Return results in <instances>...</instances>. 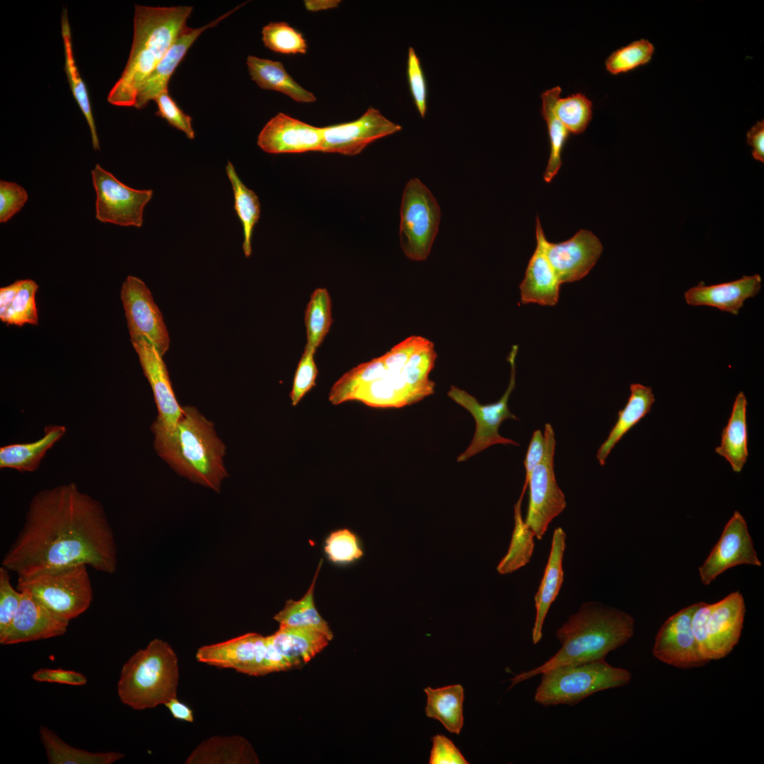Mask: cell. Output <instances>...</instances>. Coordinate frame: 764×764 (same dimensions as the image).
Segmentation results:
<instances>
[{
    "label": "cell",
    "instance_id": "cell-44",
    "mask_svg": "<svg viewBox=\"0 0 764 764\" xmlns=\"http://www.w3.org/2000/svg\"><path fill=\"white\" fill-rule=\"evenodd\" d=\"M262 40L268 49L284 54H304L308 49L302 34L285 22H271L265 25Z\"/></svg>",
    "mask_w": 764,
    "mask_h": 764
},
{
    "label": "cell",
    "instance_id": "cell-54",
    "mask_svg": "<svg viewBox=\"0 0 764 764\" xmlns=\"http://www.w3.org/2000/svg\"><path fill=\"white\" fill-rule=\"evenodd\" d=\"M432 747L429 759V764H468L460 750L453 742L441 734L432 739Z\"/></svg>",
    "mask_w": 764,
    "mask_h": 764
},
{
    "label": "cell",
    "instance_id": "cell-45",
    "mask_svg": "<svg viewBox=\"0 0 764 764\" xmlns=\"http://www.w3.org/2000/svg\"><path fill=\"white\" fill-rule=\"evenodd\" d=\"M38 285L32 279H22L21 286L1 320L7 325H37L35 294Z\"/></svg>",
    "mask_w": 764,
    "mask_h": 764
},
{
    "label": "cell",
    "instance_id": "cell-15",
    "mask_svg": "<svg viewBox=\"0 0 764 764\" xmlns=\"http://www.w3.org/2000/svg\"><path fill=\"white\" fill-rule=\"evenodd\" d=\"M739 565L762 566L746 521L739 511H735L719 540L698 568L700 581L709 585L727 569Z\"/></svg>",
    "mask_w": 764,
    "mask_h": 764
},
{
    "label": "cell",
    "instance_id": "cell-47",
    "mask_svg": "<svg viewBox=\"0 0 764 764\" xmlns=\"http://www.w3.org/2000/svg\"><path fill=\"white\" fill-rule=\"evenodd\" d=\"M325 551L332 562L338 563L352 562L363 555L356 536L346 528L334 531L327 538Z\"/></svg>",
    "mask_w": 764,
    "mask_h": 764
},
{
    "label": "cell",
    "instance_id": "cell-35",
    "mask_svg": "<svg viewBox=\"0 0 764 764\" xmlns=\"http://www.w3.org/2000/svg\"><path fill=\"white\" fill-rule=\"evenodd\" d=\"M561 91V88L557 86L545 91L540 96V112L547 124L550 146V156L543 177L546 183H550L559 171L562 165V152L570 134L555 112V106L560 97Z\"/></svg>",
    "mask_w": 764,
    "mask_h": 764
},
{
    "label": "cell",
    "instance_id": "cell-25",
    "mask_svg": "<svg viewBox=\"0 0 764 764\" xmlns=\"http://www.w3.org/2000/svg\"><path fill=\"white\" fill-rule=\"evenodd\" d=\"M565 547L566 533L561 527H558L554 531L548 560L534 597L536 613L532 630V640L535 644L542 638L545 619L562 585V561Z\"/></svg>",
    "mask_w": 764,
    "mask_h": 764
},
{
    "label": "cell",
    "instance_id": "cell-14",
    "mask_svg": "<svg viewBox=\"0 0 764 764\" xmlns=\"http://www.w3.org/2000/svg\"><path fill=\"white\" fill-rule=\"evenodd\" d=\"M132 344L154 393L158 415L151 430L154 440H158L173 432L182 415L183 407L176 399L163 356L155 346L144 339Z\"/></svg>",
    "mask_w": 764,
    "mask_h": 764
},
{
    "label": "cell",
    "instance_id": "cell-2",
    "mask_svg": "<svg viewBox=\"0 0 764 764\" xmlns=\"http://www.w3.org/2000/svg\"><path fill=\"white\" fill-rule=\"evenodd\" d=\"M635 620L626 612L596 602H586L556 631L560 649L541 665L516 675L517 683L551 668L605 659L634 635Z\"/></svg>",
    "mask_w": 764,
    "mask_h": 764
},
{
    "label": "cell",
    "instance_id": "cell-57",
    "mask_svg": "<svg viewBox=\"0 0 764 764\" xmlns=\"http://www.w3.org/2000/svg\"><path fill=\"white\" fill-rule=\"evenodd\" d=\"M746 143L752 147L754 159L764 162V121L757 122L746 134Z\"/></svg>",
    "mask_w": 764,
    "mask_h": 764
},
{
    "label": "cell",
    "instance_id": "cell-13",
    "mask_svg": "<svg viewBox=\"0 0 764 764\" xmlns=\"http://www.w3.org/2000/svg\"><path fill=\"white\" fill-rule=\"evenodd\" d=\"M121 300L131 342L144 339L163 356L169 348L170 339L163 315L152 294L139 278L129 275L122 285Z\"/></svg>",
    "mask_w": 764,
    "mask_h": 764
},
{
    "label": "cell",
    "instance_id": "cell-49",
    "mask_svg": "<svg viewBox=\"0 0 764 764\" xmlns=\"http://www.w3.org/2000/svg\"><path fill=\"white\" fill-rule=\"evenodd\" d=\"M407 78L414 103L422 117L427 113V86L421 62L413 47L408 49Z\"/></svg>",
    "mask_w": 764,
    "mask_h": 764
},
{
    "label": "cell",
    "instance_id": "cell-5",
    "mask_svg": "<svg viewBox=\"0 0 764 764\" xmlns=\"http://www.w3.org/2000/svg\"><path fill=\"white\" fill-rule=\"evenodd\" d=\"M178 680L175 652L168 642L154 639L123 665L117 694L123 704L134 710L154 708L176 698Z\"/></svg>",
    "mask_w": 764,
    "mask_h": 764
},
{
    "label": "cell",
    "instance_id": "cell-4",
    "mask_svg": "<svg viewBox=\"0 0 764 764\" xmlns=\"http://www.w3.org/2000/svg\"><path fill=\"white\" fill-rule=\"evenodd\" d=\"M157 454L180 475L220 492L228 476L224 456L226 446L217 436L214 423L195 407H183L172 433L154 440Z\"/></svg>",
    "mask_w": 764,
    "mask_h": 764
},
{
    "label": "cell",
    "instance_id": "cell-52",
    "mask_svg": "<svg viewBox=\"0 0 764 764\" xmlns=\"http://www.w3.org/2000/svg\"><path fill=\"white\" fill-rule=\"evenodd\" d=\"M28 199L27 191L16 183L0 180V223L8 222L24 207Z\"/></svg>",
    "mask_w": 764,
    "mask_h": 764
},
{
    "label": "cell",
    "instance_id": "cell-41",
    "mask_svg": "<svg viewBox=\"0 0 764 764\" xmlns=\"http://www.w3.org/2000/svg\"><path fill=\"white\" fill-rule=\"evenodd\" d=\"M331 299L328 290L318 288L312 293L305 311L306 345L316 350L330 328Z\"/></svg>",
    "mask_w": 764,
    "mask_h": 764
},
{
    "label": "cell",
    "instance_id": "cell-26",
    "mask_svg": "<svg viewBox=\"0 0 764 764\" xmlns=\"http://www.w3.org/2000/svg\"><path fill=\"white\" fill-rule=\"evenodd\" d=\"M66 428L61 424H48L43 435L27 443H14L0 448V468H11L21 473L36 470L45 454L66 434Z\"/></svg>",
    "mask_w": 764,
    "mask_h": 764
},
{
    "label": "cell",
    "instance_id": "cell-60",
    "mask_svg": "<svg viewBox=\"0 0 764 764\" xmlns=\"http://www.w3.org/2000/svg\"><path fill=\"white\" fill-rule=\"evenodd\" d=\"M340 3L338 0H306L304 5L310 11H318L337 8Z\"/></svg>",
    "mask_w": 764,
    "mask_h": 764
},
{
    "label": "cell",
    "instance_id": "cell-50",
    "mask_svg": "<svg viewBox=\"0 0 764 764\" xmlns=\"http://www.w3.org/2000/svg\"><path fill=\"white\" fill-rule=\"evenodd\" d=\"M154 100L158 106L157 116L165 119L170 125L185 133L190 139L195 138L192 117L185 114L170 97L168 90H164Z\"/></svg>",
    "mask_w": 764,
    "mask_h": 764
},
{
    "label": "cell",
    "instance_id": "cell-33",
    "mask_svg": "<svg viewBox=\"0 0 764 764\" xmlns=\"http://www.w3.org/2000/svg\"><path fill=\"white\" fill-rule=\"evenodd\" d=\"M61 27L64 50V69L67 79L72 94L88 123L91 132L93 148L94 150L98 151L100 149V141L97 134L95 120L92 114L88 92L81 79L74 59L71 28L66 9H63L62 13Z\"/></svg>",
    "mask_w": 764,
    "mask_h": 764
},
{
    "label": "cell",
    "instance_id": "cell-32",
    "mask_svg": "<svg viewBox=\"0 0 764 764\" xmlns=\"http://www.w3.org/2000/svg\"><path fill=\"white\" fill-rule=\"evenodd\" d=\"M427 717L440 722L451 733L459 734L463 725L464 689L460 684L424 689Z\"/></svg>",
    "mask_w": 764,
    "mask_h": 764
},
{
    "label": "cell",
    "instance_id": "cell-8",
    "mask_svg": "<svg viewBox=\"0 0 764 764\" xmlns=\"http://www.w3.org/2000/svg\"><path fill=\"white\" fill-rule=\"evenodd\" d=\"M198 661L220 668H233L249 676H261L286 671L294 666L280 655L269 636L250 632L199 647Z\"/></svg>",
    "mask_w": 764,
    "mask_h": 764
},
{
    "label": "cell",
    "instance_id": "cell-30",
    "mask_svg": "<svg viewBox=\"0 0 764 764\" xmlns=\"http://www.w3.org/2000/svg\"><path fill=\"white\" fill-rule=\"evenodd\" d=\"M746 406V395L740 391L735 398L728 423L722 429L721 444L714 449L736 473L741 471L748 454Z\"/></svg>",
    "mask_w": 764,
    "mask_h": 764
},
{
    "label": "cell",
    "instance_id": "cell-48",
    "mask_svg": "<svg viewBox=\"0 0 764 764\" xmlns=\"http://www.w3.org/2000/svg\"><path fill=\"white\" fill-rule=\"evenodd\" d=\"M316 350L306 345L299 361L290 393L292 405H296L316 385L318 369L314 361Z\"/></svg>",
    "mask_w": 764,
    "mask_h": 764
},
{
    "label": "cell",
    "instance_id": "cell-6",
    "mask_svg": "<svg viewBox=\"0 0 764 764\" xmlns=\"http://www.w3.org/2000/svg\"><path fill=\"white\" fill-rule=\"evenodd\" d=\"M534 701L544 707L574 705L599 691L627 685L630 672L614 667L604 659L555 667L540 674Z\"/></svg>",
    "mask_w": 764,
    "mask_h": 764
},
{
    "label": "cell",
    "instance_id": "cell-21",
    "mask_svg": "<svg viewBox=\"0 0 764 764\" xmlns=\"http://www.w3.org/2000/svg\"><path fill=\"white\" fill-rule=\"evenodd\" d=\"M21 591L18 610L9 627L0 635L1 644L45 639L66 632L69 621L54 614L28 591Z\"/></svg>",
    "mask_w": 764,
    "mask_h": 764
},
{
    "label": "cell",
    "instance_id": "cell-11",
    "mask_svg": "<svg viewBox=\"0 0 764 764\" xmlns=\"http://www.w3.org/2000/svg\"><path fill=\"white\" fill-rule=\"evenodd\" d=\"M545 453L528 482L529 503L525 523L540 540L550 523L565 509V497L559 487L554 471L556 440L552 425L544 428Z\"/></svg>",
    "mask_w": 764,
    "mask_h": 764
},
{
    "label": "cell",
    "instance_id": "cell-40",
    "mask_svg": "<svg viewBox=\"0 0 764 764\" xmlns=\"http://www.w3.org/2000/svg\"><path fill=\"white\" fill-rule=\"evenodd\" d=\"M522 499L520 496L514 507V528L508 552L497 566L499 574L511 573L525 566L533 552L535 534L522 519Z\"/></svg>",
    "mask_w": 764,
    "mask_h": 764
},
{
    "label": "cell",
    "instance_id": "cell-23",
    "mask_svg": "<svg viewBox=\"0 0 764 764\" xmlns=\"http://www.w3.org/2000/svg\"><path fill=\"white\" fill-rule=\"evenodd\" d=\"M243 4L238 6L211 23L197 28L185 25L164 57L139 87L134 107L144 108L151 100L168 89L169 80L196 39L207 29L216 26Z\"/></svg>",
    "mask_w": 764,
    "mask_h": 764
},
{
    "label": "cell",
    "instance_id": "cell-9",
    "mask_svg": "<svg viewBox=\"0 0 764 764\" xmlns=\"http://www.w3.org/2000/svg\"><path fill=\"white\" fill-rule=\"evenodd\" d=\"M440 219V207L432 193L420 180L410 179L403 190L400 206V245L407 257L413 261L427 258Z\"/></svg>",
    "mask_w": 764,
    "mask_h": 764
},
{
    "label": "cell",
    "instance_id": "cell-28",
    "mask_svg": "<svg viewBox=\"0 0 764 764\" xmlns=\"http://www.w3.org/2000/svg\"><path fill=\"white\" fill-rule=\"evenodd\" d=\"M269 637L276 651L294 666L309 661L330 641L319 631L284 625Z\"/></svg>",
    "mask_w": 764,
    "mask_h": 764
},
{
    "label": "cell",
    "instance_id": "cell-3",
    "mask_svg": "<svg viewBox=\"0 0 764 764\" xmlns=\"http://www.w3.org/2000/svg\"><path fill=\"white\" fill-rule=\"evenodd\" d=\"M192 11V6H135L129 57L120 78L108 93L110 104L134 107L139 87L173 45Z\"/></svg>",
    "mask_w": 764,
    "mask_h": 764
},
{
    "label": "cell",
    "instance_id": "cell-18",
    "mask_svg": "<svg viewBox=\"0 0 764 764\" xmlns=\"http://www.w3.org/2000/svg\"><path fill=\"white\" fill-rule=\"evenodd\" d=\"M746 606L742 594L736 591L712 603L706 622V659L719 660L734 649L740 639Z\"/></svg>",
    "mask_w": 764,
    "mask_h": 764
},
{
    "label": "cell",
    "instance_id": "cell-53",
    "mask_svg": "<svg viewBox=\"0 0 764 764\" xmlns=\"http://www.w3.org/2000/svg\"><path fill=\"white\" fill-rule=\"evenodd\" d=\"M427 340L422 336H410L381 356L387 371L391 373H401L412 354Z\"/></svg>",
    "mask_w": 764,
    "mask_h": 764
},
{
    "label": "cell",
    "instance_id": "cell-29",
    "mask_svg": "<svg viewBox=\"0 0 764 764\" xmlns=\"http://www.w3.org/2000/svg\"><path fill=\"white\" fill-rule=\"evenodd\" d=\"M630 395L625 407L618 411V419L606 441L599 447L596 458L604 465L611 450L622 437L650 412L655 401L652 388L639 383L630 386Z\"/></svg>",
    "mask_w": 764,
    "mask_h": 764
},
{
    "label": "cell",
    "instance_id": "cell-19",
    "mask_svg": "<svg viewBox=\"0 0 764 764\" xmlns=\"http://www.w3.org/2000/svg\"><path fill=\"white\" fill-rule=\"evenodd\" d=\"M545 251L560 284L585 277L601 255L603 245L591 231L581 229L560 243L545 241Z\"/></svg>",
    "mask_w": 764,
    "mask_h": 764
},
{
    "label": "cell",
    "instance_id": "cell-22",
    "mask_svg": "<svg viewBox=\"0 0 764 764\" xmlns=\"http://www.w3.org/2000/svg\"><path fill=\"white\" fill-rule=\"evenodd\" d=\"M536 248L519 285L521 302L523 304L534 303L541 306H555L559 299L561 284L547 256V239L538 216L536 218Z\"/></svg>",
    "mask_w": 764,
    "mask_h": 764
},
{
    "label": "cell",
    "instance_id": "cell-46",
    "mask_svg": "<svg viewBox=\"0 0 764 764\" xmlns=\"http://www.w3.org/2000/svg\"><path fill=\"white\" fill-rule=\"evenodd\" d=\"M354 400L374 407H401L407 403L394 385L385 376L361 389Z\"/></svg>",
    "mask_w": 764,
    "mask_h": 764
},
{
    "label": "cell",
    "instance_id": "cell-12",
    "mask_svg": "<svg viewBox=\"0 0 764 764\" xmlns=\"http://www.w3.org/2000/svg\"><path fill=\"white\" fill-rule=\"evenodd\" d=\"M96 192V218L103 223L141 227L152 190H137L120 182L100 164L91 170Z\"/></svg>",
    "mask_w": 764,
    "mask_h": 764
},
{
    "label": "cell",
    "instance_id": "cell-58",
    "mask_svg": "<svg viewBox=\"0 0 764 764\" xmlns=\"http://www.w3.org/2000/svg\"><path fill=\"white\" fill-rule=\"evenodd\" d=\"M165 705L175 719L187 722L194 721L193 712L191 708L178 700L177 698L170 699Z\"/></svg>",
    "mask_w": 764,
    "mask_h": 764
},
{
    "label": "cell",
    "instance_id": "cell-55",
    "mask_svg": "<svg viewBox=\"0 0 764 764\" xmlns=\"http://www.w3.org/2000/svg\"><path fill=\"white\" fill-rule=\"evenodd\" d=\"M32 678L38 682L57 683L70 685H83L87 682L86 677L81 673L62 668H41L32 675Z\"/></svg>",
    "mask_w": 764,
    "mask_h": 764
},
{
    "label": "cell",
    "instance_id": "cell-27",
    "mask_svg": "<svg viewBox=\"0 0 764 764\" xmlns=\"http://www.w3.org/2000/svg\"><path fill=\"white\" fill-rule=\"evenodd\" d=\"M252 746L240 736H214L203 741L190 754L186 764L258 763Z\"/></svg>",
    "mask_w": 764,
    "mask_h": 764
},
{
    "label": "cell",
    "instance_id": "cell-17",
    "mask_svg": "<svg viewBox=\"0 0 764 764\" xmlns=\"http://www.w3.org/2000/svg\"><path fill=\"white\" fill-rule=\"evenodd\" d=\"M695 603L669 617L656 634L652 654L659 661L680 668L705 665L693 632Z\"/></svg>",
    "mask_w": 764,
    "mask_h": 764
},
{
    "label": "cell",
    "instance_id": "cell-34",
    "mask_svg": "<svg viewBox=\"0 0 764 764\" xmlns=\"http://www.w3.org/2000/svg\"><path fill=\"white\" fill-rule=\"evenodd\" d=\"M40 736L50 764H111L124 757L119 752L93 753L76 748L45 726L40 729Z\"/></svg>",
    "mask_w": 764,
    "mask_h": 764
},
{
    "label": "cell",
    "instance_id": "cell-1",
    "mask_svg": "<svg viewBox=\"0 0 764 764\" xmlns=\"http://www.w3.org/2000/svg\"><path fill=\"white\" fill-rule=\"evenodd\" d=\"M1 563L18 578L79 564L114 573L117 547L103 507L74 482L40 491Z\"/></svg>",
    "mask_w": 764,
    "mask_h": 764
},
{
    "label": "cell",
    "instance_id": "cell-38",
    "mask_svg": "<svg viewBox=\"0 0 764 764\" xmlns=\"http://www.w3.org/2000/svg\"><path fill=\"white\" fill-rule=\"evenodd\" d=\"M387 369L381 357L362 363L343 374L332 386L329 400L333 405L354 400L357 393L364 386L383 378Z\"/></svg>",
    "mask_w": 764,
    "mask_h": 764
},
{
    "label": "cell",
    "instance_id": "cell-56",
    "mask_svg": "<svg viewBox=\"0 0 764 764\" xmlns=\"http://www.w3.org/2000/svg\"><path fill=\"white\" fill-rule=\"evenodd\" d=\"M545 448L544 435L540 429H536L533 433L524 460L526 478L521 493L523 497L527 489L528 482L531 473L543 459Z\"/></svg>",
    "mask_w": 764,
    "mask_h": 764
},
{
    "label": "cell",
    "instance_id": "cell-39",
    "mask_svg": "<svg viewBox=\"0 0 764 764\" xmlns=\"http://www.w3.org/2000/svg\"><path fill=\"white\" fill-rule=\"evenodd\" d=\"M436 357L434 343L427 340L412 354L402 370L405 382L419 401L434 391L435 383L429 378V375Z\"/></svg>",
    "mask_w": 764,
    "mask_h": 764
},
{
    "label": "cell",
    "instance_id": "cell-51",
    "mask_svg": "<svg viewBox=\"0 0 764 764\" xmlns=\"http://www.w3.org/2000/svg\"><path fill=\"white\" fill-rule=\"evenodd\" d=\"M6 567H0V635L12 623L20 606L23 593L13 588Z\"/></svg>",
    "mask_w": 764,
    "mask_h": 764
},
{
    "label": "cell",
    "instance_id": "cell-43",
    "mask_svg": "<svg viewBox=\"0 0 764 764\" xmlns=\"http://www.w3.org/2000/svg\"><path fill=\"white\" fill-rule=\"evenodd\" d=\"M654 47L646 39L633 41L613 52L606 59V70L613 75L630 71L648 64Z\"/></svg>",
    "mask_w": 764,
    "mask_h": 764
},
{
    "label": "cell",
    "instance_id": "cell-31",
    "mask_svg": "<svg viewBox=\"0 0 764 764\" xmlns=\"http://www.w3.org/2000/svg\"><path fill=\"white\" fill-rule=\"evenodd\" d=\"M246 64L252 80L260 88L280 92L299 103L316 100L311 92L292 79L280 62L249 55Z\"/></svg>",
    "mask_w": 764,
    "mask_h": 764
},
{
    "label": "cell",
    "instance_id": "cell-37",
    "mask_svg": "<svg viewBox=\"0 0 764 764\" xmlns=\"http://www.w3.org/2000/svg\"><path fill=\"white\" fill-rule=\"evenodd\" d=\"M226 171L233 188L234 209L243 226V249L248 257L252 252L251 238L260 218V204L255 192L243 183L230 161L226 166Z\"/></svg>",
    "mask_w": 764,
    "mask_h": 764
},
{
    "label": "cell",
    "instance_id": "cell-24",
    "mask_svg": "<svg viewBox=\"0 0 764 764\" xmlns=\"http://www.w3.org/2000/svg\"><path fill=\"white\" fill-rule=\"evenodd\" d=\"M761 283L758 274L709 286L700 283L688 289L684 293V299L690 306H711L738 315L744 302L759 293Z\"/></svg>",
    "mask_w": 764,
    "mask_h": 764
},
{
    "label": "cell",
    "instance_id": "cell-16",
    "mask_svg": "<svg viewBox=\"0 0 764 764\" xmlns=\"http://www.w3.org/2000/svg\"><path fill=\"white\" fill-rule=\"evenodd\" d=\"M322 128L321 152L346 156L357 155L369 144L402 129L371 106L354 121Z\"/></svg>",
    "mask_w": 764,
    "mask_h": 764
},
{
    "label": "cell",
    "instance_id": "cell-10",
    "mask_svg": "<svg viewBox=\"0 0 764 764\" xmlns=\"http://www.w3.org/2000/svg\"><path fill=\"white\" fill-rule=\"evenodd\" d=\"M518 345L512 346L507 357L511 366V376L507 389L502 398L497 402L482 405L472 395L455 386H451L448 395L456 403L467 410L475 421V431L473 438L466 450L457 458L458 462L468 460L490 446L500 444H519L508 438L502 436L499 433L501 424L506 419L518 418L509 410L508 401L516 383V357Z\"/></svg>",
    "mask_w": 764,
    "mask_h": 764
},
{
    "label": "cell",
    "instance_id": "cell-42",
    "mask_svg": "<svg viewBox=\"0 0 764 764\" xmlns=\"http://www.w3.org/2000/svg\"><path fill=\"white\" fill-rule=\"evenodd\" d=\"M555 112L570 133L579 134L585 131L592 119V102L581 92L560 97Z\"/></svg>",
    "mask_w": 764,
    "mask_h": 764
},
{
    "label": "cell",
    "instance_id": "cell-36",
    "mask_svg": "<svg viewBox=\"0 0 764 764\" xmlns=\"http://www.w3.org/2000/svg\"><path fill=\"white\" fill-rule=\"evenodd\" d=\"M322 564L323 560H320L312 583L303 597L299 601H287L284 608L274 616V619L279 625L307 627L319 631L331 640L332 632L328 623L320 615L313 601L315 583Z\"/></svg>",
    "mask_w": 764,
    "mask_h": 764
},
{
    "label": "cell",
    "instance_id": "cell-7",
    "mask_svg": "<svg viewBox=\"0 0 764 764\" xmlns=\"http://www.w3.org/2000/svg\"><path fill=\"white\" fill-rule=\"evenodd\" d=\"M17 589L28 591L48 610L68 621L86 611L93 596L87 565L84 564L18 578Z\"/></svg>",
    "mask_w": 764,
    "mask_h": 764
},
{
    "label": "cell",
    "instance_id": "cell-59",
    "mask_svg": "<svg viewBox=\"0 0 764 764\" xmlns=\"http://www.w3.org/2000/svg\"><path fill=\"white\" fill-rule=\"evenodd\" d=\"M22 279L0 289V317L3 316L16 295Z\"/></svg>",
    "mask_w": 764,
    "mask_h": 764
},
{
    "label": "cell",
    "instance_id": "cell-20",
    "mask_svg": "<svg viewBox=\"0 0 764 764\" xmlns=\"http://www.w3.org/2000/svg\"><path fill=\"white\" fill-rule=\"evenodd\" d=\"M323 128L312 126L279 112L264 126L257 144L264 151L295 154L321 151Z\"/></svg>",
    "mask_w": 764,
    "mask_h": 764
}]
</instances>
